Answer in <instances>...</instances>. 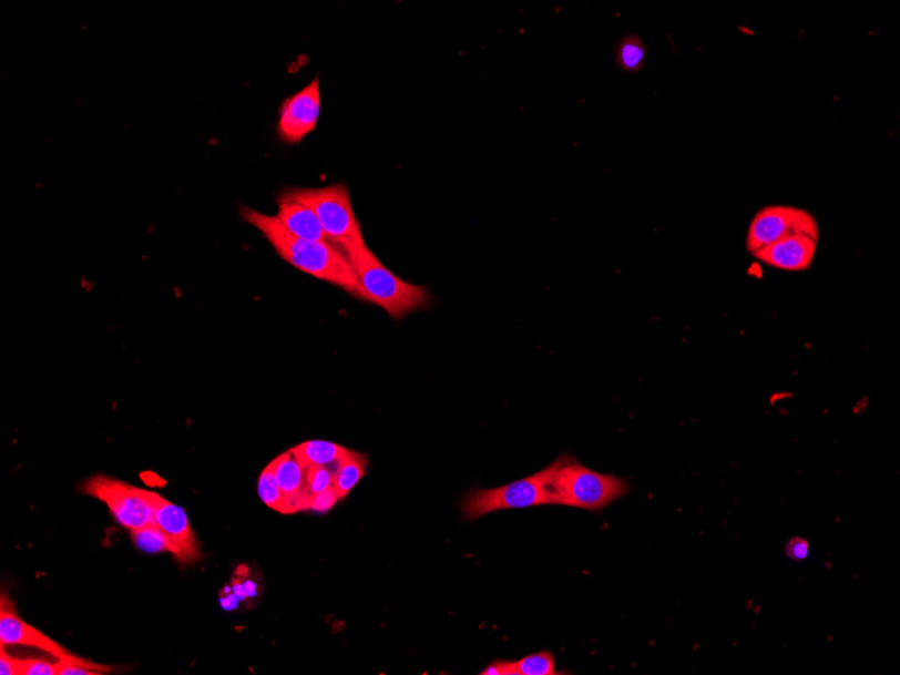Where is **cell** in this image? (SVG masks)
I'll return each mask as SVG.
<instances>
[{"label":"cell","instance_id":"cell-22","mask_svg":"<svg viewBox=\"0 0 900 675\" xmlns=\"http://www.w3.org/2000/svg\"><path fill=\"white\" fill-rule=\"evenodd\" d=\"M337 500H340V498L339 495H337V492L334 489V487H330V489L317 493V495L310 497L308 510L317 512H327L330 509L335 508Z\"/></svg>","mask_w":900,"mask_h":675},{"label":"cell","instance_id":"cell-3","mask_svg":"<svg viewBox=\"0 0 900 675\" xmlns=\"http://www.w3.org/2000/svg\"><path fill=\"white\" fill-rule=\"evenodd\" d=\"M550 491L554 504L597 512L628 495L631 485L626 479L592 471L569 456L555 472Z\"/></svg>","mask_w":900,"mask_h":675},{"label":"cell","instance_id":"cell-18","mask_svg":"<svg viewBox=\"0 0 900 675\" xmlns=\"http://www.w3.org/2000/svg\"><path fill=\"white\" fill-rule=\"evenodd\" d=\"M258 492L262 502H264L267 508L283 512V514H292L289 504L286 502L284 492L280 490L278 480L275 478V473L270 464H268L265 468V471L260 473Z\"/></svg>","mask_w":900,"mask_h":675},{"label":"cell","instance_id":"cell-10","mask_svg":"<svg viewBox=\"0 0 900 675\" xmlns=\"http://www.w3.org/2000/svg\"><path fill=\"white\" fill-rule=\"evenodd\" d=\"M321 114L320 78L285 99L279 109L278 137L286 145H297L314 133Z\"/></svg>","mask_w":900,"mask_h":675},{"label":"cell","instance_id":"cell-11","mask_svg":"<svg viewBox=\"0 0 900 675\" xmlns=\"http://www.w3.org/2000/svg\"><path fill=\"white\" fill-rule=\"evenodd\" d=\"M818 241L808 235L787 236L753 254L761 264L787 273L809 270L815 264Z\"/></svg>","mask_w":900,"mask_h":675},{"label":"cell","instance_id":"cell-2","mask_svg":"<svg viewBox=\"0 0 900 675\" xmlns=\"http://www.w3.org/2000/svg\"><path fill=\"white\" fill-rule=\"evenodd\" d=\"M347 258L358 278L360 299L379 306L393 320L429 308L431 296L427 287L399 278L367 246Z\"/></svg>","mask_w":900,"mask_h":675},{"label":"cell","instance_id":"cell-5","mask_svg":"<svg viewBox=\"0 0 900 675\" xmlns=\"http://www.w3.org/2000/svg\"><path fill=\"white\" fill-rule=\"evenodd\" d=\"M287 193L316 212L325 234L344 254L348 256L367 246L346 184L297 187Z\"/></svg>","mask_w":900,"mask_h":675},{"label":"cell","instance_id":"cell-13","mask_svg":"<svg viewBox=\"0 0 900 675\" xmlns=\"http://www.w3.org/2000/svg\"><path fill=\"white\" fill-rule=\"evenodd\" d=\"M277 203L278 221L292 235L308 242L330 243V245H334L333 241L325 234L316 212L309 208L308 205L292 197L287 191L279 196Z\"/></svg>","mask_w":900,"mask_h":675},{"label":"cell","instance_id":"cell-15","mask_svg":"<svg viewBox=\"0 0 900 675\" xmlns=\"http://www.w3.org/2000/svg\"><path fill=\"white\" fill-rule=\"evenodd\" d=\"M290 452L303 462L309 466H334L346 460L355 453V450L337 446L329 441H306L290 449Z\"/></svg>","mask_w":900,"mask_h":675},{"label":"cell","instance_id":"cell-12","mask_svg":"<svg viewBox=\"0 0 900 675\" xmlns=\"http://www.w3.org/2000/svg\"><path fill=\"white\" fill-rule=\"evenodd\" d=\"M270 467L278 480L280 490L284 492L286 502L289 504L292 514L308 510L310 499L308 479H306L308 467H305L290 450L274 459Z\"/></svg>","mask_w":900,"mask_h":675},{"label":"cell","instance_id":"cell-8","mask_svg":"<svg viewBox=\"0 0 900 675\" xmlns=\"http://www.w3.org/2000/svg\"><path fill=\"white\" fill-rule=\"evenodd\" d=\"M0 645H22L42 650V652L53 655L59 661L69 662V664L79 665L92 668L103 674L114 672V667L93 664V662L79 658V656L69 653L67 648L54 642L52 637L42 634L40 630L30 626L18 616L14 604L11 599L3 595L2 604H0Z\"/></svg>","mask_w":900,"mask_h":675},{"label":"cell","instance_id":"cell-16","mask_svg":"<svg viewBox=\"0 0 900 675\" xmlns=\"http://www.w3.org/2000/svg\"><path fill=\"white\" fill-rule=\"evenodd\" d=\"M648 50L637 34L622 37L615 47V62L621 71L626 73L641 72L647 64Z\"/></svg>","mask_w":900,"mask_h":675},{"label":"cell","instance_id":"cell-9","mask_svg":"<svg viewBox=\"0 0 900 675\" xmlns=\"http://www.w3.org/2000/svg\"><path fill=\"white\" fill-rule=\"evenodd\" d=\"M141 495L150 504L153 510L155 524L164 531L168 542H171L172 552L181 564H195L202 559L200 553L198 543L195 533L187 519L184 509L178 508L177 504L168 502L165 498L158 495L157 492L137 489Z\"/></svg>","mask_w":900,"mask_h":675},{"label":"cell","instance_id":"cell-14","mask_svg":"<svg viewBox=\"0 0 900 675\" xmlns=\"http://www.w3.org/2000/svg\"><path fill=\"white\" fill-rule=\"evenodd\" d=\"M483 675H555L554 655L550 652L531 654L519 661H497L484 668Z\"/></svg>","mask_w":900,"mask_h":675},{"label":"cell","instance_id":"cell-20","mask_svg":"<svg viewBox=\"0 0 900 675\" xmlns=\"http://www.w3.org/2000/svg\"><path fill=\"white\" fill-rule=\"evenodd\" d=\"M336 468V467H335ZM335 468L330 466H309L306 471L310 497L317 495L334 487Z\"/></svg>","mask_w":900,"mask_h":675},{"label":"cell","instance_id":"cell-6","mask_svg":"<svg viewBox=\"0 0 900 675\" xmlns=\"http://www.w3.org/2000/svg\"><path fill=\"white\" fill-rule=\"evenodd\" d=\"M794 235H808L812 239L820 241V224L817 217L798 206L768 205L756 212L749 223L746 248L753 255L771 243Z\"/></svg>","mask_w":900,"mask_h":675},{"label":"cell","instance_id":"cell-24","mask_svg":"<svg viewBox=\"0 0 900 675\" xmlns=\"http://www.w3.org/2000/svg\"><path fill=\"white\" fill-rule=\"evenodd\" d=\"M0 674L17 675L16 658L4 652V646H0Z\"/></svg>","mask_w":900,"mask_h":675},{"label":"cell","instance_id":"cell-19","mask_svg":"<svg viewBox=\"0 0 900 675\" xmlns=\"http://www.w3.org/2000/svg\"><path fill=\"white\" fill-rule=\"evenodd\" d=\"M131 540L134 545L149 554L171 553V542L157 524H150V526L130 530Z\"/></svg>","mask_w":900,"mask_h":675},{"label":"cell","instance_id":"cell-4","mask_svg":"<svg viewBox=\"0 0 900 675\" xmlns=\"http://www.w3.org/2000/svg\"><path fill=\"white\" fill-rule=\"evenodd\" d=\"M567 458L569 454H561L558 460L543 468L542 471L517 480L514 483L498 487V489L468 492L464 502H462V517L467 521L473 522L490 514V512L554 504L550 484H552L555 472Z\"/></svg>","mask_w":900,"mask_h":675},{"label":"cell","instance_id":"cell-7","mask_svg":"<svg viewBox=\"0 0 900 675\" xmlns=\"http://www.w3.org/2000/svg\"><path fill=\"white\" fill-rule=\"evenodd\" d=\"M86 495L103 502L121 526L136 530L155 524L153 510L137 490L124 481L96 474L83 485Z\"/></svg>","mask_w":900,"mask_h":675},{"label":"cell","instance_id":"cell-21","mask_svg":"<svg viewBox=\"0 0 900 675\" xmlns=\"http://www.w3.org/2000/svg\"><path fill=\"white\" fill-rule=\"evenodd\" d=\"M17 675H58V666L43 659H16Z\"/></svg>","mask_w":900,"mask_h":675},{"label":"cell","instance_id":"cell-1","mask_svg":"<svg viewBox=\"0 0 900 675\" xmlns=\"http://www.w3.org/2000/svg\"><path fill=\"white\" fill-rule=\"evenodd\" d=\"M241 214L243 221L258 229L287 264L360 298L358 278L347 255L339 247L330 243L299 239L280 224L277 216L265 215L252 208H243Z\"/></svg>","mask_w":900,"mask_h":675},{"label":"cell","instance_id":"cell-23","mask_svg":"<svg viewBox=\"0 0 900 675\" xmlns=\"http://www.w3.org/2000/svg\"><path fill=\"white\" fill-rule=\"evenodd\" d=\"M786 555L792 561H804L809 558L810 545L809 542L802 539L790 540L786 545Z\"/></svg>","mask_w":900,"mask_h":675},{"label":"cell","instance_id":"cell-17","mask_svg":"<svg viewBox=\"0 0 900 675\" xmlns=\"http://www.w3.org/2000/svg\"><path fill=\"white\" fill-rule=\"evenodd\" d=\"M367 458L365 454L355 452L346 460L339 462L335 468L334 489L340 499H346L356 484L365 477Z\"/></svg>","mask_w":900,"mask_h":675}]
</instances>
